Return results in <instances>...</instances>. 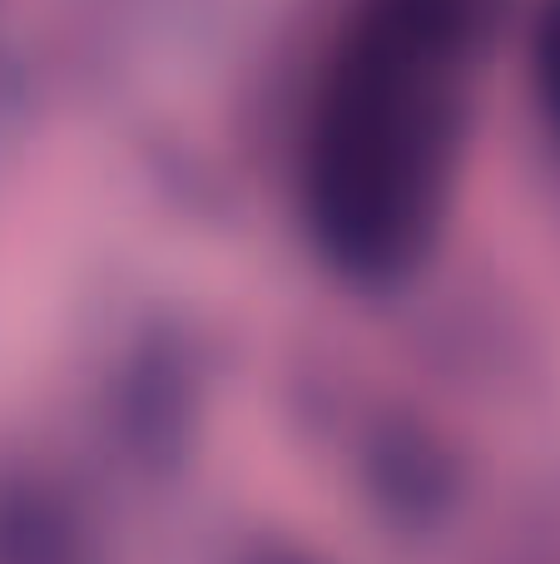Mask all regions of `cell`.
I'll return each mask as SVG.
<instances>
[{
    "mask_svg": "<svg viewBox=\"0 0 560 564\" xmlns=\"http://www.w3.org/2000/svg\"><path fill=\"white\" fill-rule=\"evenodd\" d=\"M541 75H546V99H551V115L560 124V0L546 6V20H541Z\"/></svg>",
    "mask_w": 560,
    "mask_h": 564,
    "instance_id": "1",
    "label": "cell"
}]
</instances>
